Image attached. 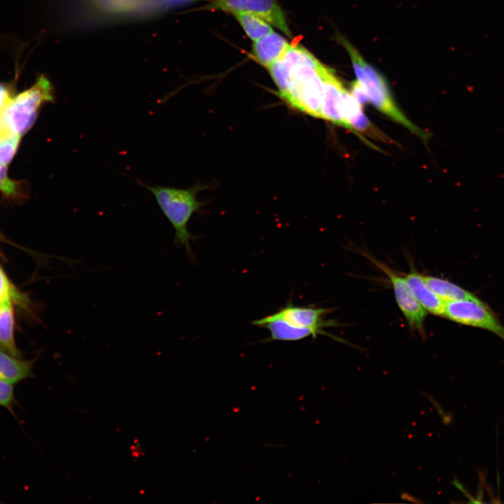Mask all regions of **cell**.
I'll return each instance as SVG.
<instances>
[{"label":"cell","mask_w":504,"mask_h":504,"mask_svg":"<svg viewBox=\"0 0 504 504\" xmlns=\"http://www.w3.org/2000/svg\"><path fill=\"white\" fill-rule=\"evenodd\" d=\"M323 66L303 47L290 46L283 56L267 69L280 98L287 105L321 119Z\"/></svg>","instance_id":"6da1fadb"},{"label":"cell","mask_w":504,"mask_h":504,"mask_svg":"<svg viewBox=\"0 0 504 504\" xmlns=\"http://www.w3.org/2000/svg\"><path fill=\"white\" fill-rule=\"evenodd\" d=\"M138 183L153 195L174 230V243L184 247L188 255L192 258L190 243L195 237L188 231V224L192 216L202 206L197 195L202 188L199 185L186 189L158 185L151 186L140 181H138Z\"/></svg>","instance_id":"7a4b0ae2"},{"label":"cell","mask_w":504,"mask_h":504,"mask_svg":"<svg viewBox=\"0 0 504 504\" xmlns=\"http://www.w3.org/2000/svg\"><path fill=\"white\" fill-rule=\"evenodd\" d=\"M360 63L363 75L357 80L365 88L369 102L393 120L419 136L426 138V134L414 125L396 105L382 76L368 64L362 56L360 58Z\"/></svg>","instance_id":"3957f363"},{"label":"cell","mask_w":504,"mask_h":504,"mask_svg":"<svg viewBox=\"0 0 504 504\" xmlns=\"http://www.w3.org/2000/svg\"><path fill=\"white\" fill-rule=\"evenodd\" d=\"M443 316L463 325L489 331L504 341V326L481 299L446 301Z\"/></svg>","instance_id":"277c9868"},{"label":"cell","mask_w":504,"mask_h":504,"mask_svg":"<svg viewBox=\"0 0 504 504\" xmlns=\"http://www.w3.org/2000/svg\"><path fill=\"white\" fill-rule=\"evenodd\" d=\"M213 8L230 12L255 15L272 24L288 36L291 32L285 15L275 0H215Z\"/></svg>","instance_id":"5b68a950"},{"label":"cell","mask_w":504,"mask_h":504,"mask_svg":"<svg viewBox=\"0 0 504 504\" xmlns=\"http://www.w3.org/2000/svg\"><path fill=\"white\" fill-rule=\"evenodd\" d=\"M388 276L399 308L411 328L424 331L426 311L421 307L409 290L405 278L397 275L387 266L375 262Z\"/></svg>","instance_id":"8992f818"},{"label":"cell","mask_w":504,"mask_h":504,"mask_svg":"<svg viewBox=\"0 0 504 504\" xmlns=\"http://www.w3.org/2000/svg\"><path fill=\"white\" fill-rule=\"evenodd\" d=\"M323 94L321 119L343 127L353 132L344 120L342 112V95L344 86L335 74L328 67L322 69Z\"/></svg>","instance_id":"52a82bcc"},{"label":"cell","mask_w":504,"mask_h":504,"mask_svg":"<svg viewBox=\"0 0 504 504\" xmlns=\"http://www.w3.org/2000/svg\"><path fill=\"white\" fill-rule=\"evenodd\" d=\"M342 112L344 120L351 127L353 132L370 146L372 144L361 135V133L375 139L386 142L391 141L384 134L370 122L363 113L362 106L354 99L351 93L344 87L342 95Z\"/></svg>","instance_id":"ba28073f"},{"label":"cell","mask_w":504,"mask_h":504,"mask_svg":"<svg viewBox=\"0 0 504 504\" xmlns=\"http://www.w3.org/2000/svg\"><path fill=\"white\" fill-rule=\"evenodd\" d=\"M327 312L328 309L324 308L299 307L289 302L286 306L269 316L283 320L295 326L310 328L318 334H324L322 327L326 325L323 318Z\"/></svg>","instance_id":"9c48e42d"},{"label":"cell","mask_w":504,"mask_h":504,"mask_svg":"<svg viewBox=\"0 0 504 504\" xmlns=\"http://www.w3.org/2000/svg\"><path fill=\"white\" fill-rule=\"evenodd\" d=\"M38 111L13 97L0 114V122L6 136L24 134L35 122Z\"/></svg>","instance_id":"30bf717a"},{"label":"cell","mask_w":504,"mask_h":504,"mask_svg":"<svg viewBox=\"0 0 504 504\" xmlns=\"http://www.w3.org/2000/svg\"><path fill=\"white\" fill-rule=\"evenodd\" d=\"M252 324L258 328L268 330L270 336L266 340L267 342H294L309 336L315 337L318 335L316 332L310 328L295 326L283 320L272 318L269 315L253 321Z\"/></svg>","instance_id":"8fae6325"},{"label":"cell","mask_w":504,"mask_h":504,"mask_svg":"<svg viewBox=\"0 0 504 504\" xmlns=\"http://www.w3.org/2000/svg\"><path fill=\"white\" fill-rule=\"evenodd\" d=\"M404 278L409 290L426 312L434 315L443 316L445 301L426 285L423 275L412 271Z\"/></svg>","instance_id":"7c38bea8"},{"label":"cell","mask_w":504,"mask_h":504,"mask_svg":"<svg viewBox=\"0 0 504 504\" xmlns=\"http://www.w3.org/2000/svg\"><path fill=\"white\" fill-rule=\"evenodd\" d=\"M290 46L282 36L273 31L253 41L252 52L256 60L267 68L281 57Z\"/></svg>","instance_id":"4fadbf2b"},{"label":"cell","mask_w":504,"mask_h":504,"mask_svg":"<svg viewBox=\"0 0 504 504\" xmlns=\"http://www.w3.org/2000/svg\"><path fill=\"white\" fill-rule=\"evenodd\" d=\"M34 360L14 357L0 349V379L15 384L34 377Z\"/></svg>","instance_id":"5bb4252c"},{"label":"cell","mask_w":504,"mask_h":504,"mask_svg":"<svg viewBox=\"0 0 504 504\" xmlns=\"http://www.w3.org/2000/svg\"><path fill=\"white\" fill-rule=\"evenodd\" d=\"M14 316L11 302L0 304V349L10 355L20 358L13 334Z\"/></svg>","instance_id":"9a60e30c"},{"label":"cell","mask_w":504,"mask_h":504,"mask_svg":"<svg viewBox=\"0 0 504 504\" xmlns=\"http://www.w3.org/2000/svg\"><path fill=\"white\" fill-rule=\"evenodd\" d=\"M426 285L444 301L478 299L474 293L461 288V286L444 279L423 275Z\"/></svg>","instance_id":"2e32d148"},{"label":"cell","mask_w":504,"mask_h":504,"mask_svg":"<svg viewBox=\"0 0 504 504\" xmlns=\"http://www.w3.org/2000/svg\"><path fill=\"white\" fill-rule=\"evenodd\" d=\"M234 15L247 36L253 41L273 31L268 22L255 15L248 13H237Z\"/></svg>","instance_id":"e0dca14e"},{"label":"cell","mask_w":504,"mask_h":504,"mask_svg":"<svg viewBox=\"0 0 504 504\" xmlns=\"http://www.w3.org/2000/svg\"><path fill=\"white\" fill-rule=\"evenodd\" d=\"M20 136L12 134L4 136L0 142V165H6L14 156Z\"/></svg>","instance_id":"ac0fdd59"},{"label":"cell","mask_w":504,"mask_h":504,"mask_svg":"<svg viewBox=\"0 0 504 504\" xmlns=\"http://www.w3.org/2000/svg\"><path fill=\"white\" fill-rule=\"evenodd\" d=\"M15 404L13 384L0 379V406L7 409L14 414Z\"/></svg>","instance_id":"d6986e66"},{"label":"cell","mask_w":504,"mask_h":504,"mask_svg":"<svg viewBox=\"0 0 504 504\" xmlns=\"http://www.w3.org/2000/svg\"><path fill=\"white\" fill-rule=\"evenodd\" d=\"M6 165H0V190L8 197L16 196L19 192L20 186L18 182L10 180L7 176Z\"/></svg>","instance_id":"ffe728a7"},{"label":"cell","mask_w":504,"mask_h":504,"mask_svg":"<svg viewBox=\"0 0 504 504\" xmlns=\"http://www.w3.org/2000/svg\"><path fill=\"white\" fill-rule=\"evenodd\" d=\"M16 298V291L0 266V304L11 302Z\"/></svg>","instance_id":"44dd1931"},{"label":"cell","mask_w":504,"mask_h":504,"mask_svg":"<svg viewBox=\"0 0 504 504\" xmlns=\"http://www.w3.org/2000/svg\"><path fill=\"white\" fill-rule=\"evenodd\" d=\"M351 94L361 106L366 104L369 102L365 88L358 80L354 81L351 84Z\"/></svg>","instance_id":"7402d4cb"},{"label":"cell","mask_w":504,"mask_h":504,"mask_svg":"<svg viewBox=\"0 0 504 504\" xmlns=\"http://www.w3.org/2000/svg\"><path fill=\"white\" fill-rule=\"evenodd\" d=\"M12 99L10 90L6 85L0 83V114L8 106Z\"/></svg>","instance_id":"603a6c76"},{"label":"cell","mask_w":504,"mask_h":504,"mask_svg":"<svg viewBox=\"0 0 504 504\" xmlns=\"http://www.w3.org/2000/svg\"><path fill=\"white\" fill-rule=\"evenodd\" d=\"M4 136H5V133H4V130H3L1 123V122H0V142H1V141L2 140V139H3Z\"/></svg>","instance_id":"cb8c5ba5"}]
</instances>
